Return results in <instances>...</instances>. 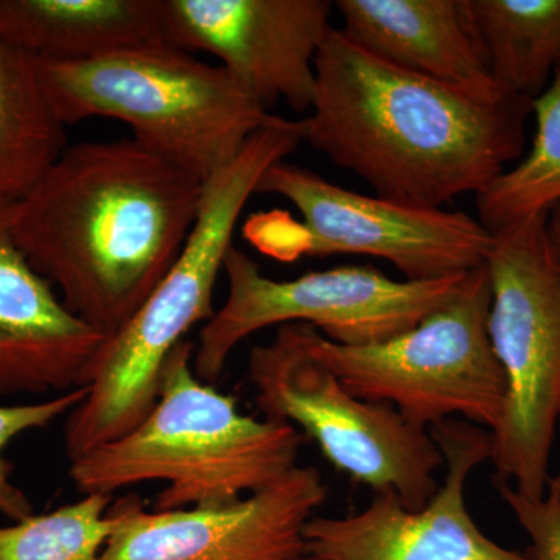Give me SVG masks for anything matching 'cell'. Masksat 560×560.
Here are the masks:
<instances>
[{"label": "cell", "mask_w": 560, "mask_h": 560, "mask_svg": "<svg viewBox=\"0 0 560 560\" xmlns=\"http://www.w3.org/2000/svg\"><path fill=\"white\" fill-rule=\"evenodd\" d=\"M195 345L176 346L156 404L127 434L70 460L83 495L162 481L153 511L221 506L270 488L298 467L304 434L238 410L234 396L200 381Z\"/></svg>", "instance_id": "4"}, {"label": "cell", "mask_w": 560, "mask_h": 560, "mask_svg": "<svg viewBox=\"0 0 560 560\" xmlns=\"http://www.w3.org/2000/svg\"><path fill=\"white\" fill-rule=\"evenodd\" d=\"M110 504L113 497L83 495L0 526V560H101L116 525Z\"/></svg>", "instance_id": "20"}, {"label": "cell", "mask_w": 560, "mask_h": 560, "mask_svg": "<svg viewBox=\"0 0 560 560\" xmlns=\"http://www.w3.org/2000/svg\"><path fill=\"white\" fill-rule=\"evenodd\" d=\"M0 36L39 60H95L167 43L164 0H0Z\"/></svg>", "instance_id": "16"}, {"label": "cell", "mask_w": 560, "mask_h": 560, "mask_svg": "<svg viewBox=\"0 0 560 560\" xmlns=\"http://www.w3.org/2000/svg\"><path fill=\"white\" fill-rule=\"evenodd\" d=\"M558 72H560V57H559V62H558Z\"/></svg>", "instance_id": "25"}, {"label": "cell", "mask_w": 560, "mask_h": 560, "mask_svg": "<svg viewBox=\"0 0 560 560\" xmlns=\"http://www.w3.org/2000/svg\"><path fill=\"white\" fill-rule=\"evenodd\" d=\"M35 60L0 36V206L27 197L68 149Z\"/></svg>", "instance_id": "17"}, {"label": "cell", "mask_w": 560, "mask_h": 560, "mask_svg": "<svg viewBox=\"0 0 560 560\" xmlns=\"http://www.w3.org/2000/svg\"><path fill=\"white\" fill-rule=\"evenodd\" d=\"M429 431L444 456V480L425 506L408 510L383 492L355 514L315 515L305 525V552L320 560H533L486 536L467 508V482L490 460L492 433L460 419Z\"/></svg>", "instance_id": "11"}, {"label": "cell", "mask_w": 560, "mask_h": 560, "mask_svg": "<svg viewBox=\"0 0 560 560\" xmlns=\"http://www.w3.org/2000/svg\"><path fill=\"white\" fill-rule=\"evenodd\" d=\"M536 136L528 153L477 195L482 226L497 234L536 213L550 212L560 202V72L530 103Z\"/></svg>", "instance_id": "19"}, {"label": "cell", "mask_w": 560, "mask_h": 560, "mask_svg": "<svg viewBox=\"0 0 560 560\" xmlns=\"http://www.w3.org/2000/svg\"><path fill=\"white\" fill-rule=\"evenodd\" d=\"M302 142V120L279 116L206 180L197 223L178 259L92 363L86 397L66 420L70 460L124 436L154 407L165 361L198 323L215 315L213 290L246 202L264 173Z\"/></svg>", "instance_id": "3"}, {"label": "cell", "mask_w": 560, "mask_h": 560, "mask_svg": "<svg viewBox=\"0 0 560 560\" xmlns=\"http://www.w3.org/2000/svg\"><path fill=\"white\" fill-rule=\"evenodd\" d=\"M304 140L383 200L442 209L481 194L525 149L533 109L469 95L378 60L331 28L315 60Z\"/></svg>", "instance_id": "2"}, {"label": "cell", "mask_w": 560, "mask_h": 560, "mask_svg": "<svg viewBox=\"0 0 560 560\" xmlns=\"http://www.w3.org/2000/svg\"><path fill=\"white\" fill-rule=\"evenodd\" d=\"M334 9L329 0H164L165 39L219 58L265 109L283 101L302 114Z\"/></svg>", "instance_id": "13"}, {"label": "cell", "mask_w": 560, "mask_h": 560, "mask_svg": "<svg viewBox=\"0 0 560 560\" xmlns=\"http://www.w3.org/2000/svg\"><path fill=\"white\" fill-rule=\"evenodd\" d=\"M248 375L264 418L304 431L353 481L396 493L408 510L425 506L440 489L444 456L430 431L350 393L302 342L296 324L250 350Z\"/></svg>", "instance_id": "8"}, {"label": "cell", "mask_w": 560, "mask_h": 560, "mask_svg": "<svg viewBox=\"0 0 560 560\" xmlns=\"http://www.w3.org/2000/svg\"><path fill=\"white\" fill-rule=\"evenodd\" d=\"M501 500L528 534L533 560H560V467L547 482L544 495L529 499L510 482L493 480Z\"/></svg>", "instance_id": "22"}, {"label": "cell", "mask_w": 560, "mask_h": 560, "mask_svg": "<svg viewBox=\"0 0 560 560\" xmlns=\"http://www.w3.org/2000/svg\"><path fill=\"white\" fill-rule=\"evenodd\" d=\"M493 80L504 97L533 103L560 57V0H470Z\"/></svg>", "instance_id": "18"}, {"label": "cell", "mask_w": 560, "mask_h": 560, "mask_svg": "<svg viewBox=\"0 0 560 560\" xmlns=\"http://www.w3.org/2000/svg\"><path fill=\"white\" fill-rule=\"evenodd\" d=\"M346 38L475 101L501 103L470 0H337Z\"/></svg>", "instance_id": "15"}, {"label": "cell", "mask_w": 560, "mask_h": 560, "mask_svg": "<svg viewBox=\"0 0 560 560\" xmlns=\"http://www.w3.org/2000/svg\"><path fill=\"white\" fill-rule=\"evenodd\" d=\"M548 224H550L552 241H555L556 248H558L560 256V202L558 206H555V208L550 210V219H548Z\"/></svg>", "instance_id": "23"}, {"label": "cell", "mask_w": 560, "mask_h": 560, "mask_svg": "<svg viewBox=\"0 0 560 560\" xmlns=\"http://www.w3.org/2000/svg\"><path fill=\"white\" fill-rule=\"evenodd\" d=\"M327 499L315 467H294L254 495L221 506L145 511L138 497L110 504L116 518L101 560H291Z\"/></svg>", "instance_id": "12"}, {"label": "cell", "mask_w": 560, "mask_h": 560, "mask_svg": "<svg viewBox=\"0 0 560 560\" xmlns=\"http://www.w3.org/2000/svg\"><path fill=\"white\" fill-rule=\"evenodd\" d=\"M256 194L285 198L304 219L271 212L261 223V253L283 261L359 254L422 282L475 270L492 248L493 235L469 213L368 197L285 161L264 173Z\"/></svg>", "instance_id": "10"}, {"label": "cell", "mask_w": 560, "mask_h": 560, "mask_svg": "<svg viewBox=\"0 0 560 560\" xmlns=\"http://www.w3.org/2000/svg\"><path fill=\"white\" fill-rule=\"evenodd\" d=\"M548 219L536 213L493 234L485 261L490 345L506 382L490 460L495 480L529 499L550 480L560 420V256Z\"/></svg>", "instance_id": "6"}, {"label": "cell", "mask_w": 560, "mask_h": 560, "mask_svg": "<svg viewBox=\"0 0 560 560\" xmlns=\"http://www.w3.org/2000/svg\"><path fill=\"white\" fill-rule=\"evenodd\" d=\"M33 60L66 127L91 117L124 121L136 142L205 183L279 117L230 70L168 43L90 61Z\"/></svg>", "instance_id": "5"}, {"label": "cell", "mask_w": 560, "mask_h": 560, "mask_svg": "<svg viewBox=\"0 0 560 560\" xmlns=\"http://www.w3.org/2000/svg\"><path fill=\"white\" fill-rule=\"evenodd\" d=\"M86 394L88 386L58 394L38 404L0 405V512L11 521L31 517L33 506L24 490L11 480L13 464L3 455L7 445L22 433L44 429L61 416L69 415L79 407Z\"/></svg>", "instance_id": "21"}, {"label": "cell", "mask_w": 560, "mask_h": 560, "mask_svg": "<svg viewBox=\"0 0 560 560\" xmlns=\"http://www.w3.org/2000/svg\"><path fill=\"white\" fill-rule=\"evenodd\" d=\"M291 560H320L316 558V556L308 555V552H304V555L298 556V558Z\"/></svg>", "instance_id": "24"}, {"label": "cell", "mask_w": 560, "mask_h": 560, "mask_svg": "<svg viewBox=\"0 0 560 560\" xmlns=\"http://www.w3.org/2000/svg\"><path fill=\"white\" fill-rule=\"evenodd\" d=\"M228 300L202 326L194 371L219 381L235 348L270 326L308 324L342 346H370L412 329L455 296L469 272L436 280H397L374 267L346 265L276 280L234 245L223 261Z\"/></svg>", "instance_id": "9"}, {"label": "cell", "mask_w": 560, "mask_h": 560, "mask_svg": "<svg viewBox=\"0 0 560 560\" xmlns=\"http://www.w3.org/2000/svg\"><path fill=\"white\" fill-rule=\"evenodd\" d=\"M205 184L132 138L80 142L11 205V232L70 311L109 338L178 259Z\"/></svg>", "instance_id": "1"}, {"label": "cell", "mask_w": 560, "mask_h": 560, "mask_svg": "<svg viewBox=\"0 0 560 560\" xmlns=\"http://www.w3.org/2000/svg\"><path fill=\"white\" fill-rule=\"evenodd\" d=\"M490 301L481 265L447 304L377 345H337L308 324L296 326L302 342L361 399L389 405L420 429L460 419L492 433L506 382L490 345Z\"/></svg>", "instance_id": "7"}, {"label": "cell", "mask_w": 560, "mask_h": 560, "mask_svg": "<svg viewBox=\"0 0 560 560\" xmlns=\"http://www.w3.org/2000/svg\"><path fill=\"white\" fill-rule=\"evenodd\" d=\"M108 338L75 315L32 267L0 206V399L86 388Z\"/></svg>", "instance_id": "14"}]
</instances>
